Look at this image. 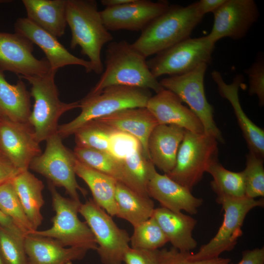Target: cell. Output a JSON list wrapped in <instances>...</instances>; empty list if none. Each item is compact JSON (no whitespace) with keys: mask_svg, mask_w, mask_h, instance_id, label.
<instances>
[{"mask_svg":"<svg viewBox=\"0 0 264 264\" xmlns=\"http://www.w3.org/2000/svg\"><path fill=\"white\" fill-rule=\"evenodd\" d=\"M34 44L17 33L0 32V70L9 71L20 78L42 76L51 70L46 59L32 54Z\"/></svg>","mask_w":264,"mask_h":264,"instance_id":"obj_13","label":"cell"},{"mask_svg":"<svg viewBox=\"0 0 264 264\" xmlns=\"http://www.w3.org/2000/svg\"><path fill=\"white\" fill-rule=\"evenodd\" d=\"M115 198L116 216L128 221L133 227L150 218L155 208L151 198L142 196L118 182Z\"/></svg>","mask_w":264,"mask_h":264,"instance_id":"obj_30","label":"cell"},{"mask_svg":"<svg viewBox=\"0 0 264 264\" xmlns=\"http://www.w3.org/2000/svg\"><path fill=\"white\" fill-rule=\"evenodd\" d=\"M0 264H4L0 256Z\"/></svg>","mask_w":264,"mask_h":264,"instance_id":"obj_47","label":"cell"},{"mask_svg":"<svg viewBox=\"0 0 264 264\" xmlns=\"http://www.w3.org/2000/svg\"><path fill=\"white\" fill-rule=\"evenodd\" d=\"M133 228L130 242L132 248L156 250L168 242L166 236L152 217Z\"/></svg>","mask_w":264,"mask_h":264,"instance_id":"obj_34","label":"cell"},{"mask_svg":"<svg viewBox=\"0 0 264 264\" xmlns=\"http://www.w3.org/2000/svg\"><path fill=\"white\" fill-rule=\"evenodd\" d=\"M225 0H200L198 2V7L202 14L209 12L214 13Z\"/></svg>","mask_w":264,"mask_h":264,"instance_id":"obj_44","label":"cell"},{"mask_svg":"<svg viewBox=\"0 0 264 264\" xmlns=\"http://www.w3.org/2000/svg\"><path fill=\"white\" fill-rule=\"evenodd\" d=\"M24 243L29 264H72L83 258L87 251L66 248L53 239L33 234L26 235Z\"/></svg>","mask_w":264,"mask_h":264,"instance_id":"obj_23","label":"cell"},{"mask_svg":"<svg viewBox=\"0 0 264 264\" xmlns=\"http://www.w3.org/2000/svg\"><path fill=\"white\" fill-rule=\"evenodd\" d=\"M190 252H182L172 247L160 250L159 264H229V258H217L194 261L189 257Z\"/></svg>","mask_w":264,"mask_h":264,"instance_id":"obj_38","label":"cell"},{"mask_svg":"<svg viewBox=\"0 0 264 264\" xmlns=\"http://www.w3.org/2000/svg\"><path fill=\"white\" fill-rule=\"evenodd\" d=\"M105 69L89 94L106 87L121 85L151 89L156 93L164 89L151 73L146 57L125 40L112 41L106 50Z\"/></svg>","mask_w":264,"mask_h":264,"instance_id":"obj_1","label":"cell"},{"mask_svg":"<svg viewBox=\"0 0 264 264\" xmlns=\"http://www.w3.org/2000/svg\"><path fill=\"white\" fill-rule=\"evenodd\" d=\"M244 176L245 196L252 198L264 196V158L249 151L246 155Z\"/></svg>","mask_w":264,"mask_h":264,"instance_id":"obj_36","label":"cell"},{"mask_svg":"<svg viewBox=\"0 0 264 264\" xmlns=\"http://www.w3.org/2000/svg\"><path fill=\"white\" fill-rule=\"evenodd\" d=\"M57 71L51 70L42 76L24 77L31 85L30 95L34 99L28 123L39 143L57 133L60 117L66 112L80 108V102H62L55 82Z\"/></svg>","mask_w":264,"mask_h":264,"instance_id":"obj_5","label":"cell"},{"mask_svg":"<svg viewBox=\"0 0 264 264\" xmlns=\"http://www.w3.org/2000/svg\"><path fill=\"white\" fill-rule=\"evenodd\" d=\"M0 210L25 235L35 231L24 211L11 180L0 185Z\"/></svg>","mask_w":264,"mask_h":264,"instance_id":"obj_32","label":"cell"},{"mask_svg":"<svg viewBox=\"0 0 264 264\" xmlns=\"http://www.w3.org/2000/svg\"><path fill=\"white\" fill-rule=\"evenodd\" d=\"M66 18L71 32L70 47L79 46L81 53L88 58L92 71L102 74L101 51L113 38L103 23L97 2L93 0H66Z\"/></svg>","mask_w":264,"mask_h":264,"instance_id":"obj_3","label":"cell"},{"mask_svg":"<svg viewBox=\"0 0 264 264\" xmlns=\"http://www.w3.org/2000/svg\"><path fill=\"white\" fill-rule=\"evenodd\" d=\"M74 170L76 175L82 178L89 187L93 201L110 216H116L117 208L115 194L117 181L112 177L84 164L75 156Z\"/></svg>","mask_w":264,"mask_h":264,"instance_id":"obj_26","label":"cell"},{"mask_svg":"<svg viewBox=\"0 0 264 264\" xmlns=\"http://www.w3.org/2000/svg\"><path fill=\"white\" fill-rule=\"evenodd\" d=\"M146 190L149 197L158 201L161 207L175 212L185 211L190 215L196 214L203 201L166 174H159L154 166L151 169Z\"/></svg>","mask_w":264,"mask_h":264,"instance_id":"obj_18","label":"cell"},{"mask_svg":"<svg viewBox=\"0 0 264 264\" xmlns=\"http://www.w3.org/2000/svg\"><path fill=\"white\" fill-rule=\"evenodd\" d=\"M111 132L95 121H90L74 133L76 146L109 153Z\"/></svg>","mask_w":264,"mask_h":264,"instance_id":"obj_35","label":"cell"},{"mask_svg":"<svg viewBox=\"0 0 264 264\" xmlns=\"http://www.w3.org/2000/svg\"><path fill=\"white\" fill-rule=\"evenodd\" d=\"M213 13V27L207 36L215 44L226 37L235 40L243 38L259 16L254 0H225Z\"/></svg>","mask_w":264,"mask_h":264,"instance_id":"obj_14","label":"cell"},{"mask_svg":"<svg viewBox=\"0 0 264 264\" xmlns=\"http://www.w3.org/2000/svg\"><path fill=\"white\" fill-rule=\"evenodd\" d=\"M30 93L21 78L16 84L9 83L0 70V117L28 123L31 112Z\"/></svg>","mask_w":264,"mask_h":264,"instance_id":"obj_27","label":"cell"},{"mask_svg":"<svg viewBox=\"0 0 264 264\" xmlns=\"http://www.w3.org/2000/svg\"><path fill=\"white\" fill-rule=\"evenodd\" d=\"M218 140L213 136L186 130L175 166L166 175L192 191L209 166L218 161Z\"/></svg>","mask_w":264,"mask_h":264,"instance_id":"obj_7","label":"cell"},{"mask_svg":"<svg viewBox=\"0 0 264 264\" xmlns=\"http://www.w3.org/2000/svg\"><path fill=\"white\" fill-rule=\"evenodd\" d=\"M120 161L140 189L148 196L146 186L154 165L145 157L141 146L135 148Z\"/></svg>","mask_w":264,"mask_h":264,"instance_id":"obj_37","label":"cell"},{"mask_svg":"<svg viewBox=\"0 0 264 264\" xmlns=\"http://www.w3.org/2000/svg\"><path fill=\"white\" fill-rule=\"evenodd\" d=\"M46 141L44 152L32 160L29 169L46 177L55 187H63L71 198L80 201L78 191L84 196L87 192L76 181L73 152L64 145L58 133Z\"/></svg>","mask_w":264,"mask_h":264,"instance_id":"obj_12","label":"cell"},{"mask_svg":"<svg viewBox=\"0 0 264 264\" xmlns=\"http://www.w3.org/2000/svg\"><path fill=\"white\" fill-rule=\"evenodd\" d=\"M48 185L55 212L52 225L48 229L36 230L29 234L53 239L64 247L96 250L97 245L89 227L78 217L81 201L63 197L55 186L49 182Z\"/></svg>","mask_w":264,"mask_h":264,"instance_id":"obj_6","label":"cell"},{"mask_svg":"<svg viewBox=\"0 0 264 264\" xmlns=\"http://www.w3.org/2000/svg\"><path fill=\"white\" fill-rule=\"evenodd\" d=\"M152 217L173 247L182 252H190L197 247V242L192 233L197 223L194 218L162 207L154 208Z\"/></svg>","mask_w":264,"mask_h":264,"instance_id":"obj_24","label":"cell"},{"mask_svg":"<svg viewBox=\"0 0 264 264\" xmlns=\"http://www.w3.org/2000/svg\"><path fill=\"white\" fill-rule=\"evenodd\" d=\"M147 109L158 124L174 125L195 133H204L202 125L196 114L182 104L181 100L172 91L163 89L152 96Z\"/></svg>","mask_w":264,"mask_h":264,"instance_id":"obj_20","label":"cell"},{"mask_svg":"<svg viewBox=\"0 0 264 264\" xmlns=\"http://www.w3.org/2000/svg\"><path fill=\"white\" fill-rule=\"evenodd\" d=\"M204 16L197 1L185 6L170 5L141 31L132 45L146 58L156 55L190 37Z\"/></svg>","mask_w":264,"mask_h":264,"instance_id":"obj_2","label":"cell"},{"mask_svg":"<svg viewBox=\"0 0 264 264\" xmlns=\"http://www.w3.org/2000/svg\"><path fill=\"white\" fill-rule=\"evenodd\" d=\"M208 64L203 63L183 74L168 76L159 82L162 87L175 93L200 120L204 133L224 142L213 117V107L206 97L204 78Z\"/></svg>","mask_w":264,"mask_h":264,"instance_id":"obj_9","label":"cell"},{"mask_svg":"<svg viewBox=\"0 0 264 264\" xmlns=\"http://www.w3.org/2000/svg\"><path fill=\"white\" fill-rule=\"evenodd\" d=\"M215 43L207 35L186 39L160 52L147 61L153 75L156 79L162 75L169 76L187 73L199 65H208Z\"/></svg>","mask_w":264,"mask_h":264,"instance_id":"obj_10","label":"cell"},{"mask_svg":"<svg viewBox=\"0 0 264 264\" xmlns=\"http://www.w3.org/2000/svg\"><path fill=\"white\" fill-rule=\"evenodd\" d=\"M29 123L0 117V151L21 172L29 169L42 150Z\"/></svg>","mask_w":264,"mask_h":264,"instance_id":"obj_15","label":"cell"},{"mask_svg":"<svg viewBox=\"0 0 264 264\" xmlns=\"http://www.w3.org/2000/svg\"><path fill=\"white\" fill-rule=\"evenodd\" d=\"M15 33L27 38L38 45L44 52L51 70L69 65L84 67L87 72L92 71L89 61L77 57L70 53L57 38L39 27L27 18H18L14 24Z\"/></svg>","mask_w":264,"mask_h":264,"instance_id":"obj_17","label":"cell"},{"mask_svg":"<svg viewBox=\"0 0 264 264\" xmlns=\"http://www.w3.org/2000/svg\"><path fill=\"white\" fill-rule=\"evenodd\" d=\"M92 121L110 131L125 132L135 137L140 143L145 157L150 160L148 139L158 123L146 107L122 110Z\"/></svg>","mask_w":264,"mask_h":264,"instance_id":"obj_19","label":"cell"},{"mask_svg":"<svg viewBox=\"0 0 264 264\" xmlns=\"http://www.w3.org/2000/svg\"><path fill=\"white\" fill-rule=\"evenodd\" d=\"M169 6L166 0H132L118 6L106 7L100 15L109 31H142Z\"/></svg>","mask_w":264,"mask_h":264,"instance_id":"obj_16","label":"cell"},{"mask_svg":"<svg viewBox=\"0 0 264 264\" xmlns=\"http://www.w3.org/2000/svg\"><path fill=\"white\" fill-rule=\"evenodd\" d=\"M26 235L0 225V256L4 264H29L24 248Z\"/></svg>","mask_w":264,"mask_h":264,"instance_id":"obj_33","label":"cell"},{"mask_svg":"<svg viewBox=\"0 0 264 264\" xmlns=\"http://www.w3.org/2000/svg\"><path fill=\"white\" fill-rule=\"evenodd\" d=\"M236 264H264V247L243 251L241 260Z\"/></svg>","mask_w":264,"mask_h":264,"instance_id":"obj_43","label":"cell"},{"mask_svg":"<svg viewBox=\"0 0 264 264\" xmlns=\"http://www.w3.org/2000/svg\"><path fill=\"white\" fill-rule=\"evenodd\" d=\"M72 152L76 158L84 164L112 177L138 194L149 197L134 182L122 162L110 154L77 146Z\"/></svg>","mask_w":264,"mask_h":264,"instance_id":"obj_28","label":"cell"},{"mask_svg":"<svg viewBox=\"0 0 264 264\" xmlns=\"http://www.w3.org/2000/svg\"><path fill=\"white\" fill-rule=\"evenodd\" d=\"M151 96L150 89L121 85L109 86L94 94L88 93L79 101L80 114L59 125L57 133L62 139L66 138L92 120L124 109L146 107Z\"/></svg>","mask_w":264,"mask_h":264,"instance_id":"obj_4","label":"cell"},{"mask_svg":"<svg viewBox=\"0 0 264 264\" xmlns=\"http://www.w3.org/2000/svg\"><path fill=\"white\" fill-rule=\"evenodd\" d=\"M0 225L10 229H19L12 220L0 210ZM20 230V229H19Z\"/></svg>","mask_w":264,"mask_h":264,"instance_id":"obj_45","label":"cell"},{"mask_svg":"<svg viewBox=\"0 0 264 264\" xmlns=\"http://www.w3.org/2000/svg\"><path fill=\"white\" fill-rule=\"evenodd\" d=\"M249 79L248 93L249 95H256L259 100V105H264V61L258 59L249 67L244 70Z\"/></svg>","mask_w":264,"mask_h":264,"instance_id":"obj_40","label":"cell"},{"mask_svg":"<svg viewBox=\"0 0 264 264\" xmlns=\"http://www.w3.org/2000/svg\"><path fill=\"white\" fill-rule=\"evenodd\" d=\"M79 213L84 217L95 240L98 254L103 264H121L125 253L130 247V237L120 228L111 216L92 199L81 203Z\"/></svg>","mask_w":264,"mask_h":264,"instance_id":"obj_11","label":"cell"},{"mask_svg":"<svg viewBox=\"0 0 264 264\" xmlns=\"http://www.w3.org/2000/svg\"><path fill=\"white\" fill-rule=\"evenodd\" d=\"M6 1H6V0H0V3H1V2H5Z\"/></svg>","mask_w":264,"mask_h":264,"instance_id":"obj_48","label":"cell"},{"mask_svg":"<svg viewBox=\"0 0 264 264\" xmlns=\"http://www.w3.org/2000/svg\"><path fill=\"white\" fill-rule=\"evenodd\" d=\"M140 145L139 141L132 135L121 132L112 131L109 154L120 161Z\"/></svg>","mask_w":264,"mask_h":264,"instance_id":"obj_39","label":"cell"},{"mask_svg":"<svg viewBox=\"0 0 264 264\" xmlns=\"http://www.w3.org/2000/svg\"><path fill=\"white\" fill-rule=\"evenodd\" d=\"M11 181L26 215L35 230H37L43 220L41 209L44 201L42 181L27 170L20 172Z\"/></svg>","mask_w":264,"mask_h":264,"instance_id":"obj_29","label":"cell"},{"mask_svg":"<svg viewBox=\"0 0 264 264\" xmlns=\"http://www.w3.org/2000/svg\"><path fill=\"white\" fill-rule=\"evenodd\" d=\"M132 0H102V4L106 7L118 6L132 1Z\"/></svg>","mask_w":264,"mask_h":264,"instance_id":"obj_46","label":"cell"},{"mask_svg":"<svg viewBox=\"0 0 264 264\" xmlns=\"http://www.w3.org/2000/svg\"><path fill=\"white\" fill-rule=\"evenodd\" d=\"M186 130L174 125H157L148 139L150 161L167 174L175 167L177 152Z\"/></svg>","mask_w":264,"mask_h":264,"instance_id":"obj_22","label":"cell"},{"mask_svg":"<svg viewBox=\"0 0 264 264\" xmlns=\"http://www.w3.org/2000/svg\"><path fill=\"white\" fill-rule=\"evenodd\" d=\"M160 250L135 249L130 247L125 253V264H159Z\"/></svg>","mask_w":264,"mask_h":264,"instance_id":"obj_41","label":"cell"},{"mask_svg":"<svg viewBox=\"0 0 264 264\" xmlns=\"http://www.w3.org/2000/svg\"><path fill=\"white\" fill-rule=\"evenodd\" d=\"M207 173L213 177L211 187L217 196H226L236 198L245 196L242 171L235 172L229 171L218 161L209 166Z\"/></svg>","mask_w":264,"mask_h":264,"instance_id":"obj_31","label":"cell"},{"mask_svg":"<svg viewBox=\"0 0 264 264\" xmlns=\"http://www.w3.org/2000/svg\"><path fill=\"white\" fill-rule=\"evenodd\" d=\"M211 74L213 81L217 84L220 95L226 99L231 104L249 151L264 158V131L247 117L242 108L239 100V90L242 85L243 76L238 74L232 83L227 84L218 71L213 70Z\"/></svg>","mask_w":264,"mask_h":264,"instance_id":"obj_21","label":"cell"},{"mask_svg":"<svg viewBox=\"0 0 264 264\" xmlns=\"http://www.w3.org/2000/svg\"><path fill=\"white\" fill-rule=\"evenodd\" d=\"M216 201L222 206L224 212L222 224L208 243L202 245L195 254L189 253V257L192 260L217 258L222 252L233 249L242 235V227L248 213L255 207L264 206L263 198L255 199L246 196H217Z\"/></svg>","mask_w":264,"mask_h":264,"instance_id":"obj_8","label":"cell"},{"mask_svg":"<svg viewBox=\"0 0 264 264\" xmlns=\"http://www.w3.org/2000/svg\"><path fill=\"white\" fill-rule=\"evenodd\" d=\"M20 172L0 151V185L12 180Z\"/></svg>","mask_w":264,"mask_h":264,"instance_id":"obj_42","label":"cell"},{"mask_svg":"<svg viewBox=\"0 0 264 264\" xmlns=\"http://www.w3.org/2000/svg\"><path fill=\"white\" fill-rule=\"evenodd\" d=\"M66 0H22L27 18L57 38L64 34L67 22Z\"/></svg>","mask_w":264,"mask_h":264,"instance_id":"obj_25","label":"cell"}]
</instances>
